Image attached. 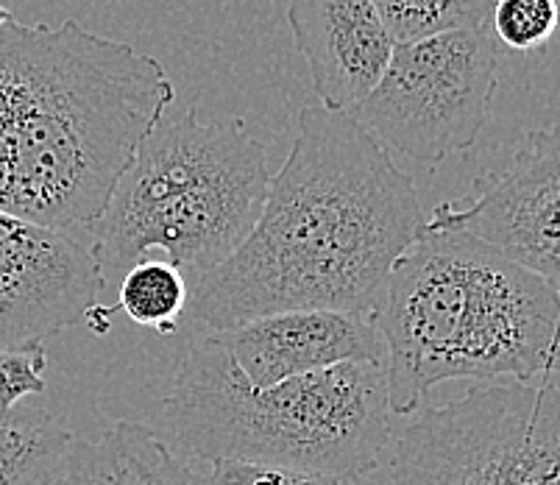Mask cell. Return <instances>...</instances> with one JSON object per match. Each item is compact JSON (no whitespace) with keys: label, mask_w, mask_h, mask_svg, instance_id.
<instances>
[{"label":"cell","mask_w":560,"mask_h":485,"mask_svg":"<svg viewBox=\"0 0 560 485\" xmlns=\"http://www.w3.org/2000/svg\"><path fill=\"white\" fill-rule=\"evenodd\" d=\"M190 304V285L185 270L160 257H145L131 265L117 285L115 310H124L135 324L171 335Z\"/></svg>","instance_id":"obj_14"},{"label":"cell","mask_w":560,"mask_h":485,"mask_svg":"<svg viewBox=\"0 0 560 485\" xmlns=\"http://www.w3.org/2000/svg\"><path fill=\"white\" fill-rule=\"evenodd\" d=\"M385 340L390 413L452 380L560 377V293L475 234L427 221L371 310Z\"/></svg>","instance_id":"obj_3"},{"label":"cell","mask_w":560,"mask_h":485,"mask_svg":"<svg viewBox=\"0 0 560 485\" xmlns=\"http://www.w3.org/2000/svg\"><path fill=\"white\" fill-rule=\"evenodd\" d=\"M385 362H346L252 388L215 335L173 374L162 424L196 461L302 469L343 483L365 477L390 447Z\"/></svg>","instance_id":"obj_4"},{"label":"cell","mask_w":560,"mask_h":485,"mask_svg":"<svg viewBox=\"0 0 560 485\" xmlns=\"http://www.w3.org/2000/svg\"><path fill=\"white\" fill-rule=\"evenodd\" d=\"M252 388H271L346 362H385V340L371 313L290 310L215 332Z\"/></svg>","instance_id":"obj_10"},{"label":"cell","mask_w":560,"mask_h":485,"mask_svg":"<svg viewBox=\"0 0 560 485\" xmlns=\"http://www.w3.org/2000/svg\"><path fill=\"white\" fill-rule=\"evenodd\" d=\"M560 25V0H493V37L518 54L538 50L555 37Z\"/></svg>","instance_id":"obj_16"},{"label":"cell","mask_w":560,"mask_h":485,"mask_svg":"<svg viewBox=\"0 0 560 485\" xmlns=\"http://www.w3.org/2000/svg\"><path fill=\"white\" fill-rule=\"evenodd\" d=\"M45 340L0 349V413H9L28 396L48 388L45 380Z\"/></svg>","instance_id":"obj_17"},{"label":"cell","mask_w":560,"mask_h":485,"mask_svg":"<svg viewBox=\"0 0 560 485\" xmlns=\"http://www.w3.org/2000/svg\"><path fill=\"white\" fill-rule=\"evenodd\" d=\"M288 25L320 106L332 112L358 106L396 48L374 0H290Z\"/></svg>","instance_id":"obj_11"},{"label":"cell","mask_w":560,"mask_h":485,"mask_svg":"<svg viewBox=\"0 0 560 485\" xmlns=\"http://www.w3.org/2000/svg\"><path fill=\"white\" fill-rule=\"evenodd\" d=\"M382 23L399 43L488 28L493 0H374Z\"/></svg>","instance_id":"obj_15"},{"label":"cell","mask_w":560,"mask_h":485,"mask_svg":"<svg viewBox=\"0 0 560 485\" xmlns=\"http://www.w3.org/2000/svg\"><path fill=\"white\" fill-rule=\"evenodd\" d=\"M388 485H560V388L508 380L421 407Z\"/></svg>","instance_id":"obj_6"},{"label":"cell","mask_w":560,"mask_h":485,"mask_svg":"<svg viewBox=\"0 0 560 485\" xmlns=\"http://www.w3.org/2000/svg\"><path fill=\"white\" fill-rule=\"evenodd\" d=\"M210 480L212 485H349L338 477H329V474L243 461L212 463Z\"/></svg>","instance_id":"obj_18"},{"label":"cell","mask_w":560,"mask_h":485,"mask_svg":"<svg viewBox=\"0 0 560 485\" xmlns=\"http://www.w3.org/2000/svg\"><path fill=\"white\" fill-rule=\"evenodd\" d=\"M427 221L475 234L560 293V124L524 135L511 162L475 178Z\"/></svg>","instance_id":"obj_8"},{"label":"cell","mask_w":560,"mask_h":485,"mask_svg":"<svg viewBox=\"0 0 560 485\" xmlns=\"http://www.w3.org/2000/svg\"><path fill=\"white\" fill-rule=\"evenodd\" d=\"M176 101L160 59L0 7V212L54 232L90 229L142 137Z\"/></svg>","instance_id":"obj_2"},{"label":"cell","mask_w":560,"mask_h":485,"mask_svg":"<svg viewBox=\"0 0 560 485\" xmlns=\"http://www.w3.org/2000/svg\"><path fill=\"white\" fill-rule=\"evenodd\" d=\"M424 223L388 148L349 112L304 106L252 234L196 279L190 310L215 332L290 310L371 313Z\"/></svg>","instance_id":"obj_1"},{"label":"cell","mask_w":560,"mask_h":485,"mask_svg":"<svg viewBox=\"0 0 560 485\" xmlns=\"http://www.w3.org/2000/svg\"><path fill=\"white\" fill-rule=\"evenodd\" d=\"M499 86L491 28L399 43L380 84L349 115L376 142L438 165L477 142Z\"/></svg>","instance_id":"obj_7"},{"label":"cell","mask_w":560,"mask_h":485,"mask_svg":"<svg viewBox=\"0 0 560 485\" xmlns=\"http://www.w3.org/2000/svg\"><path fill=\"white\" fill-rule=\"evenodd\" d=\"M106 279L73 234L0 212V349L84 324Z\"/></svg>","instance_id":"obj_9"},{"label":"cell","mask_w":560,"mask_h":485,"mask_svg":"<svg viewBox=\"0 0 560 485\" xmlns=\"http://www.w3.org/2000/svg\"><path fill=\"white\" fill-rule=\"evenodd\" d=\"M268 185V154L243 117L201 120L192 106L167 109L90 227V252L109 282L154 252L203 277L252 234Z\"/></svg>","instance_id":"obj_5"},{"label":"cell","mask_w":560,"mask_h":485,"mask_svg":"<svg viewBox=\"0 0 560 485\" xmlns=\"http://www.w3.org/2000/svg\"><path fill=\"white\" fill-rule=\"evenodd\" d=\"M75 436L48 407L20 402L0 413V485H56Z\"/></svg>","instance_id":"obj_13"},{"label":"cell","mask_w":560,"mask_h":485,"mask_svg":"<svg viewBox=\"0 0 560 485\" xmlns=\"http://www.w3.org/2000/svg\"><path fill=\"white\" fill-rule=\"evenodd\" d=\"M56 485H212L145 424L117 422L95 441H79Z\"/></svg>","instance_id":"obj_12"}]
</instances>
